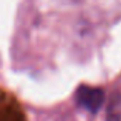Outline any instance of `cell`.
Segmentation results:
<instances>
[{
    "mask_svg": "<svg viewBox=\"0 0 121 121\" xmlns=\"http://www.w3.org/2000/svg\"><path fill=\"white\" fill-rule=\"evenodd\" d=\"M107 121H121V94H117L107 108Z\"/></svg>",
    "mask_w": 121,
    "mask_h": 121,
    "instance_id": "2",
    "label": "cell"
},
{
    "mask_svg": "<svg viewBox=\"0 0 121 121\" xmlns=\"http://www.w3.org/2000/svg\"><path fill=\"white\" fill-rule=\"evenodd\" d=\"M75 99H76V103L87 110L89 113H93L96 114L104 100H106V93L103 89L100 87H93V86H87V85H80L78 89H76V93H75Z\"/></svg>",
    "mask_w": 121,
    "mask_h": 121,
    "instance_id": "1",
    "label": "cell"
},
{
    "mask_svg": "<svg viewBox=\"0 0 121 121\" xmlns=\"http://www.w3.org/2000/svg\"><path fill=\"white\" fill-rule=\"evenodd\" d=\"M0 121H24L23 114L16 107H6L0 111Z\"/></svg>",
    "mask_w": 121,
    "mask_h": 121,
    "instance_id": "3",
    "label": "cell"
}]
</instances>
